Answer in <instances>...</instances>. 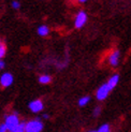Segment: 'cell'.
<instances>
[{"label":"cell","instance_id":"obj_17","mask_svg":"<svg viewBox=\"0 0 131 132\" xmlns=\"http://www.w3.org/2000/svg\"><path fill=\"white\" fill-rule=\"evenodd\" d=\"M100 114V108H96L94 111V116H98Z\"/></svg>","mask_w":131,"mask_h":132},{"label":"cell","instance_id":"obj_21","mask_svg":"<svg viewBox=\"0 0 131 132\" xmlns=\"http://www.w3.org/2000/svg\"><path fill=\"white\" fill-rule=\"evenodd\" d=\"M2 45V43H1V40H0V46H1Z\"/></svg>","mask_w":131,"mask_h":132},{"label":"cell","instance_id":"obj_13","mask_svg":"<svg viewBox=\"0 0 131 132\" xmlns=\"http://www.w3.org/2000/svg\"><path fill=\"white\" fill-rule=\"evenodd\" d=\"M96 132H110V126H109L108 123H104Z\"/></svg>","mask_w":131,"mask_h":132},{"label":"cell","instance_id":"obj_1","mask_svg":"<svg viewBox=\"0 0 131 132\" xmlns=\"http://www.w3.org/2000/svg\"><path fill=\"white\" fill-rule=\"evenodd\" d=\"M42 130H43V123L39 118L25 123V132H41Z\"/></svg>","mask_w":131,"mask_h":132},{"label":"cell","instance_id":"obj_6","mask_svg":"<svg viewBox=\"0 0 131 132\" xmlns=\"http://www.w3.org/2000/svg\"><path fill=\"white\" fill-rule=\"evenodd\" d=\"M43 108H44L43 102L41 100H39V99L31 101L29 103V109L31 112H34V113H39V112H41L43 110Z\"/></svg>","mask_w":131,"mask_h":132},{"label":"cell","instance_id":"obj_20","mask_svg":"<svg viewBox=\"0 0 131 132\" xmlns=\"http://www.w3.org/2000/svg\"><path fill=\"white\" fill-rule=\"evenodd\" d=\"M43 118H45V119H46V118H48V115H47V114H44V115H43Z\"/></svg>","mask_w":131,"mask_h":132},{"label":"cell","instance_id":"obj_22","mask_svg":"<svg viewBox=\"0 0 131 132\" xmlns=\"http://www.w3.org/2000/svg\"><path fill=\"white\" fill-rule=\"evenodd\" d=\"M89 132H96V131H89Z\"/></svg>","mask_w":131,"mask_h":132},{"label":"cell","instance_id":"obj_4","mask_svg":"<svg viewBox=\"0 0 131 132\" xmlns=\"http://www.w3.org/2000/svg\"><path fill=\"white\" fill-rule=\"evenodd\" d=\"M87 17H88V16H87V14H86V12H84V11L78 12L77 15H76V17H75V22H74L75 28H76V29H81L83 26L86 24Z\"/></svg>","mask_w":131,"mask_h":132},{"label":"cell","instance_id":"obj_5","mask_svg":"<svg viewBox=\"0 0 131 132\" xmlns=\"http://www.w3.org/2000/svg\"><path fill=\"white\" fill-rule=\"evenodd\" d=\"M13 81H14L13 75L11 73H9V72H5V73H3L1 76H0V84H1V86L4 88L10 87L13 84Z\"/></svg>","mask_w":131,"mask_h":132},{"label":"cell","instance_id":"obj_8","mask_svg":"<svg viewBox=\"0 0 131 132\" xmlns=\"http://www.w3.org/2000/svg\"><path fill=\"white\" fill-rule=\"evenodd\" d=\"M118 81H119V75H118V74H114V75L107 82L109 88H110L111 90L114 89V88L117 86V84H118Z\"/></svg>","mask_w":131,"mask_h":132},{"label":"cell","instance_id":"obj_19","mask_svg":"<svg viewBox=\"0 0 131 132\" xmlns=\"http://www.w3.org/2000/svg\"><path fill=\"white\" fill-rule=\"evenodd\" d=\"M87 1V0H78V2H80V3H84V2H86Z\"/></svg>","mask_w":131,"mask_h":132},{"label":"cell","instance_id":"obj_18","mask_svg":"<svg viewBox=\"0 0 131 132\" xmlns=\"http://www.w3.org/2000/svg\"><path fill=\"white\" fill-rule=\"evenodd\" d=\"M4 67H5V63H4V61H3V60H0V70L4 69Z\"/></svg>","mask_w":131,"mask_h":132},{"label":"cell","instance_id":"obj_14","mask_svg":"<svg viewBox=\"0 0 131 132\" xmlns=\"http://www.w3.org/2000/svg\"><path fill=\"white\" fill-rule=\"evenodd\" d=\"M5 52H6V47L2 44L1 46H0V60L4 57V55H5Z\"/></svg>","mask_w":131,"mask_h":132},{"label":"cell","instance_id":"obj_9","mask_svg":"<svg viewBox=\"0 0 131 132\" xmlns=\"http://www.w3.org/2000/svg\"><path fill=\"white\" fill-rule=\"evenodd\" d=\"M37 32H38L39 36H41V37H46V36L50 34V28L47 27L46 25H41V26H39Z\"/></svg>","mask_w":131,"mask_h":132},{"label":"cell","instance_id":"obj_16","mask_svg":"<svg viewBox=\"0 0 131 132\" xmlns=\"http://www.w3.org/2000/svg\"><path fill=\"white\" fill-rule=\"evenodd\" d=\"M6 131H8V129H6V127H5L4 123L0 125V132H6Z\"/></svg>","mask_w":131,"mask_h":132},{"label":"cell","instance_id":"obj_3","mask_svg":"<svg viewBox=\"0 0 131 132\" xmlns=\"http://www.w3.org/2000/svg\"><path fill=\"white\" fill-rule=\"evenodd\" d=\"M110 92H111V89L109 88L108 84L105 83V84L101 85V86L98 88V90H97V92H96V98L98 99V100L102 101V100H104V99L108 98V96H109Z\"/></svg>","mask_w":131,"mask_h":132},{"label":"cell","instance_id":"obj_12","mask_svg":"<svg viewBox=\"0 0 131 132\" xmlns=\"http://www.w3.org/2000/svg\"><path fill=\"white\" fill-rule=\"evenodd\" d=\"M10 132H25V122H19L18 126L11 130Z\"/></svg>","mask_w":131,"mask_h":132},{"label":"cell","instance_id":"obj_7","mask_svg":"<svg viewBox=\"0 0 131 132\" xmlns=\"http://www.w3.org/2000/svg\"><path fill=\"white\" fill-rule=\"evenodd\" d=\"M119 57H120V53H119V51H115V52H113L112 54L110 55V57H109V62H110V64L112 65V67H116V65L118 64Z\"/></svg>","mask_w":131,"mask_h":132},{"label":"cell","instance_id":"obj_15","mask_svg":"<svg viewBox=\"0 0 131 132\" xmlns=\"http://www.w3.org/2000/svg\"><path fill=\"white\" fill-rule=\"evenodd\" d=\"M11 5H12V8H13V9H15V10H17V9L21 8V3H19L18 1H16V0H14V1H12Z\"/></svg>","mask_w":131,"mask_h":132},{"label":"cell","instance_id":"obj_11","mask_svg":"<svg viewBox=\"0 0 131 132\" xmlns=\"http://www.w3.org/2000/svg\"><path fill=\"white\" fill-rule=\"evenodd\" d=\"M89 101H90V97L89 96H84L78 100V105H80V106H85Z\"/></svg>","mask_w":131,"mask_h":132},{"label":"cell","instance_id":"obj_10","mask_svg":"<svg viewBox=\"0 0 131 132\" xmlns=\"http://www.w3.org/2000/svg\"><path fill=\"white\" fill-rule=\"evenodd\" d=\"M52 82V77L50 76V75H47V74H43V75H41L40 77H39V83L40 84H50Z\"/></svg>","mask_w":131,"mask_h":132},{"label":"cell","instance_id":"obj_2","mask_svg":"<svg viewBox=\"0 0 131 132\" xmlns=\"http://www.w3.org/2000/svg\"><path fill=\"white\" fill-rule=\"evenodd\" d=\"M19 119H18V116L16 114H11V115H8L5 117V121H4V125L6 129L9 131L13 130L14 128H16L18 125H19Z\"/></svg>","mask_w":131,"mask_h":132}]
</instances>
